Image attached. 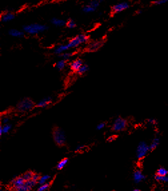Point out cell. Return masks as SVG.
I'll return each mask as SVG.
<instances>
[{
    "label": "cell",
    "mask_w": 168,
    "mask_h": 191,
    "mask_svg": "<svg viewBox=\"0 0 168 191\" xmlns=\"http://www.w3.org/2000/svg\"><path fill=\"white\" fill-rule=\"evenodd\" d=\"M48 29V27L44 24H30L23 26V31L26 34L31 35H38L43 33Z\"/></svg>",
    "instance_id": "cell-1"
},
{
    "label": "cell",
    "mask_w": 168,
    "mask_h": 191,
    "mask_svg": "<svg viewBox=\"0 0 168 191\" xmlns=\"http://www.w3.org/2000/svg\"><path fill=\"white\" fill-rule=\"evenodd\" d=\"M88 41H89L88 35L84 34H81L77 35V36L73 38V39H71V40L66 44L67 47H68L69 50H70L73 48H76L80 45L87 43Z\"/></svg>",
    "instance_id": "cell-2"
},
{
    "label": "cell",
    "mask_w": 168,
    "mask_h": 191,
    "mask_svg": "<svg viewBox=\"0 0 168 191\" xmlns=\"http://www.w3.org/2000/svg\"><path fill=\"white\" fill-rule=\"evenodd\" d=\"M53 138L55 143L59 146H63L66 142V136L65 132L59 128H56L53 130Z\"/></svg>",
    "instance_id": "cell-3"
},
{
    "label": "cell",
    "mask_w": 168,
    "mask_h": 191,
    "mask_svg": "<svg viewBox=\"0 0 168 191\" xmlns=\"http://www.w3.org/2000/svg\"><path fill=\"white\" fill-rule=\"evenodd\" d=\"M35 107V104L30 98H25L17 104V110L21 112H26L31 110Z\"/></svg>",
    "instance_id": "cell-4"
},
{
    "label": "cell",
    "mask_w": 168,
    "mask_h": 191,
    "mask_svg": "<svg viewBox=\"0 0 168 191\" xmlns=\"http://www.w3.org/2000/svg\"><path fill=\"white\" fill-rule=\"evenodd\" d=\"M149 150V146L147 143L144 141L139 142L136 149V157L138 159H143L147 155Z\"/></svg>",
    "instance_id": "cell-5"
},
{
    "label": "cell",
    "mask_w": 168,
    "mask_h": 191,
    "mask_svg": "<svg viewBox=\"0 0 168 191\" xmlns=\"http://www.w3.org/2000/svg\"><path fill=\"white\" fill-rule=\"evenodd\" d=\"M127 125V122L123 118L118 117L113 121L112 125V130L116 132H119L123 131L126 128Z\"/></svg>",
    "instance_id": "cell-6"
},
{
    "label": "cell",
    "mask_w": 168,
    "mask_h": 191,
    "mask_svg": "<svg viewBox=\"0 0 168 191\" xmlns=\"http://www.w3.org/2000/svg\"><path fill=\"white\" fill-rule=\"evenodd\" d=\"M129 8H130V4L126 2H123L116 3V4L114 5L112 7V11L113 13H119L126 10Z\"/></svg>",
    "instance_id": "cell-7"
},
{
    "label": "cell",
    "mask_w": 168,
    "mask_h": 191,
    "mask_svg": "<svg viewBox=\"0 0 168 191\" xmlns=\"http://www.w3.org/2000/svg\"><path fill=\"white\" fill-rule=\"evenodd\" d=\"M25 183H26V181L21 176L12 179L11 181V185L14 190L18 191L24 185Z\"/></svg>",
    "instance_id": "cell-8"
},
{
    "label": "cell",
    "mask_w": 168,
    "mask_h": 191,
    "mask_svg": "<svg viewBox=\"0 0 168 191\" xmlns=\"http://www.w3.org/2000/svg\"><path fill=\"white\" fill-rule=\"evenodd\" d=\"M103 42L102 40H98L95 42H92L88 46L87 50L89 52H95L98 50L100 48L103 46Z\"/></svg>",
    "instance_id": "cell-9"
},
{
    "label": "cell",
    "mask_w": 168,
    "mask_h": 191,
    "mask_svg": "<svg viewBox=\"0 0 168 191\" xmlns=\"http://www.w3.org/2000/svg\"><path fill=\"white\" fill-rule=\"evenodd\" d=\"M84 64V62L83 60L77 58L76 60H74L73 61H72L70 64V66L71 70H72L73 72H77L78 70H80V68L82 66V65Z\"/></svg>",
    "instance_id": "cell-10"
},
{
    "label": "cell",
    "mask_w": 168,
    "mask_h": 191,
    "mask_svg": "<svg viewBox=\"0 0 168 191\" xmlns=\"http://www.w3.org/2000/svg\"><path fill=\"white\" fill-rule=\"evenodd\" d=\"M133 178L134 181L135 183H140L143 181H144L145 179V176L143 174L142 172L140 170H136L133 174Z\"/></svg>",
    "instance_id": "cell-11"
},
{
    "label": "cell",
    "mask_w": 168,
    "mask_h": 191,
    "mask_svg": "<svg viewBox=\"0 0 168 191\" xmlns=\"http://www.w3.org/2000/svg\"><path fill=\"white\" fill-rule=\"evenodd\" d=\"M15 14L12 12H5L1 16V21L3 23H8L15 19Z\"/></svg>",
    "instance_id": "cell-12"
},
{
    "label": "cell",
    "mask_w": 168,
    "mask_h": 191,
    "mask_svg": "<svg viewBox=\"0 0 168 191\" xmlns=\"http://www.w3.org/2000/svg\"><path fill=\"white\" fill-rule=\"evenodd\" d=\"M52 102V98H50V97H46V98H43L39 101L38 103L35 105V106L38 108H45L50 105Z\"/></svg>",
    "instance_id": "cell-13"
},
{
    "label": "cell",
    "mask_w": 168,
    "mask_h": 191,
    "mask_svg": "<svg viewBox=\"0 0 168 191\" xmlns=\"http://www.w3.org/2000/svg\"><path fill=\"white\" fill-rule=\"evenodd\" d=\"M8 34L10 36L13 38H22L24 36L25 32L23 31L17 30V29H10L8 31Z\"/></svg>",
    "instance_id": "cell-14"
},
{
    "label": "cell",
    "mask_w": 168,
    "mask_h": 191,
    "mask_svg": "<svg viewBox=\"0 0 168 191\" xmlns=\"http://www.w3.org/2000/svg\"><path fill=\"white\" fill-rule=\"evenodd\" d=\"M50 22L52 25L57 27H63L66 26L67 24V21L64 20L63 19H59V18H57V17H53L50 21Z\"/></svg>",
    "instance_id": "cell-15"
},
{
    "label": "cell",
    "mask_w": 168,
    "mask_h": 191,
    "mask_svg": "<svg viewBox=\"0 0 168 191\" xmlns=\"http://www.w3.org/2000/svg\"><path fill=\"white\" fill-rule=\"evenodd\" d=\"M69 48L67 47V44H62L58 46H57L54 49V53L57 55H61L62 53L68 51Z\"/></svg>",
    "instance_id": "cell-16"
},
{
    "label": "cell",
    "mask_w": 168,
    "mask_h": 191,
    "mask_svg": "<svg viewBox=\"0 0 168 191\" xmlns=\"http://www.w3.org/2000/svg\"><path fill=\"white\" fill-rule=\"evenodd\" d=\"M159 145V138H153L152 142H151V144H150V145H149V150H155L156 148Z\"/></svg>",
    "instance_id": "cell-17"
},
{
    "label": "cell",
    "mask_w": 168,
    "mask_h": 191,
    "mask_svg": "<svg viewBox=\"0 0 168 191\" xmlns=\"http://www.w3.org/2000/svg\"><path fill=\"white\" fill-rule=\"evenodd\" d=\"M66 66V61L63 59L58 61L55 64V68L59 70H63L64 68H65Z\"/></svg>",
    "instance_id": "cell-18"
},
{
    "label": "cell",
    "mask_w": 168,
    "mask_h": 191,
    "mask_svg": "<svg viewBox=\"0 0 168 191\" xmlns=\"http://www.w3.org/2000/svg\"><path fill=\"white\" fill-rule=\"evenodd\" d=\"M68 161H69L68 158H63V159L60 160L58 163V164H57V168H58V170H62V169H63L64 167H65L67 165V164L68 163Z\"/></svg>",
    "instance_id": "cell-19"
},
{
    "label": "cell",
    "mask_w": 168,
    "mask_h": 191,
    "mask_svg": "<svg viewBox=\"0 0 168 191\" xmlns=\"http://www.w3.org/2000/svg\"><path fill=\"white\" fill-rule=\"evenodd\" d=\"M50 178H51V176L48 174L41 176L40 179H39V181H38V185H42V184L46 183Z\"/></svg>",
    "instance_id": "cell-20"
},
{
    "label": "cell",
    "mask_w": 168,
    "mask_h": 191,
    "mask_svg": "<svg viewBox=\"0 0 168 191\" xmlns=\"http://www.w3.org/2000/svg\"><path fill=\"white\" fill-rule=\"evenodd\" d=\"M89 68L88 66V65L84 64L83 65H82V66L80 68V70H78L77 73L79 75H83L86 72H88L89 71Z\"/></svg>",
    "instance_id": "cell-21"
},
{
    "label": "cell",
    "mask_w": 168,
    "mask_h": 191,
    "mask_svg": "<svg viewBox=\"0 0 168 191\" xmlns=\"http://www.w3.org/2000/svg\"><path fill=\"white\" fill-rule=\"evenodd\" d=\"M95 10H96L95 8H93V7L89 4L85 6L83 8V9H82V11H83L84 13H90L92 12H94Z\"/></svg>",
    "instance_id": "cell-22"
},
{
    "label": "cell",
    "mask_w": 168,
    "mask_h": 191,
    "mask_svg": "<svg viewBox=\"0 0 168 191\" xmlns=\"http://www.w3.org/2000/svg\"><path fill=\"white\" fill-rule=\"evenodd\" d=\"M73 52H64L63 53H62V54L59 55V56L61 57V58L64 60H69L71 57L73 56Z\"/></svg>",
    "instance_id": "cell-23"
},
{
    "label": "cell",
    "mask_w": 168,
    "mask_h": 191,
    "mask_svg": "<svg viewBox=\"0 0 168 191\" xmlns=\"http://www.w3.org/2000/svg\"><path fill=\"white\" fill-rule=\"evenodd\" d=\"M155 179L157 181L161 182H168V176H159L158 174H155Z\"/></svg>",
    "instance_id": "cell-24"
},
{
    "label": "cell",
    "mask_w": 168,
    "mask_h": 191,
    "mask_svg": "<svg viewBox=\"0 0 168 191\" xmlns=\"http://www.w3.org/2000/svg\"><path fill=\"white\" fill-rule=\"evenodd\" d=\"M34 173L32 171H27L26 172H25L24 174L22 175V177L24 178V180L26 181H30V180H31L32 178H33Z\"/></svg>",
    "instance_id": "cell-25"
},
{
    "label": "cell",
    "mask_w": 168,
    "mask_h": 191,
    "mask_svg": "<svg viewBox=\"0 0 168 191\" xmlns=\"http://www.w3.org/2000/svg\"><path fill=\"white\" fill-rule=\"evenodd\" d=\"M2 127L3 134H8V133L11 130L12 126L8 123V124H3V126H2Z\"/></svg>",
    "instance_id": "cell-26"
},
{
    "label": "cell",
    "mask_w": 168,
    "mask_h": 191,
    "mask_svg": "<svg viewBox=\"0 0 168 191\" xmlns=\"http://www.w3.org/2000/svg\"><path fill=\"white\" fill-rule=\"evenodd\" d=\"M156 174L159 175V176H166L168 174V171L165 168L161 167L158 169V171H157Z\"/></svg>",
    "instance_id": "cell-27"
},
{
    "label": "cell",
    "mask_w": 168,
    "mask_h": 191,
    "mask_svg": "<svg viewBox=\"0 0 168 191\" xmlns=\"http://www.w3.org/2000/svg\"><path fill=\"white\" fill-rule=\"evenodd\" d=\"M66 26L70 29H74L76 28V23L72 19H70L67 21Z\"/></svg>",
    "instance_id": "cell-28"
},
{
    "label": "cell",
    "mask_w": 168,
    "mask_h": 191,
    "mask_svg": "<svg viewBox=\"0 0 168 191\" xmlns=\"http://www.w3.org/2000/svg\"><path fill=\"white\" fill-rule=\"evenodd\" d=\"M49 186H50V185L49 183H44V184H42V185H40V186H38V191H45V190H48L49 189Z\"/></svg>",
    "instance_id": "cell-29"
},
{
    "label": "cell",
    "mask_w": 168,
    "mask_h": 191,
    "mask_svg": "<svg viewBox=\"0 0 168 191\" xmlns=\"http://www.w3.org/2000/svg\"><path fill=\"white\" fill-rule=\"evenodd\" d=\"M100 2L99 1V0H91V1L89 2V4L93 8H94L95 9H97L98 7L100 5Z\"/></svg>",
    "instance_id": "cell-30"
},
{
    "label": "cell",
    "mask_w": 168,
    "mask_h": 191,
    "mask_svg": "<svg viewBox=\"0 0 168 191\" xmlns=\"http://www.w3.org/2000/svg\"><path fill=\"white\" fill-rule=\"evenodd\" d=\"M167 2H168V0H155V1L153 2L155 5L159 6L162 4H165Z\"/></svg>",
    "instance_id": "cell-31"
},
{
    "label": "cell",
    "mask_w": 168,
    "mask_h": 191,
    "mask_svg": "<svg viewBox=\"0 0 168 191\" xmlns=\"http://www.w3.org/2000/svg\"><path fill=\"white\" fill-rule=\"evenodd\" d=\"M105 126H106V124L105 123V122H101V123L98 124L97 127H96V129H97L98 130H103L105 127Z\"/></svg>",
    "instance_id": "cell-32"
},
{
    "label": "cell",
    "mask_w": 168,
    "mask_h": 191,
    "mask_svg": "<svg viewBox=\"0 0 168 191\" xmlns=\"http://www.w3.org/2000/svg\"><path fill=\"white\" fill-rule=\"evenodd\" d=\"M9 118L8 116H3L2 119V122L3 123V124H8L9 122Z\"/></svg>",
    "instance_id": "cell-33"
},
{
    "label": "cell",
    "mask_w": 168,
    "mask_h": 191,
    "mask_svg": "<svg viewBox=\"0 0 168 191\" xmlns=\"http://www.w3.org/2000/svg\"><path fill=\"white\" fill-rule=\"evenodd\" d=\"M148 122L149 124H152V125L157 124V120L154 118H149V119H148Z\"/></svg>",
    "instance_id": "cell-34"
},
{
    "label": "cell",
    "mask_w": 168,
    "mask_h": 191,
    "mask_svg": "<svg viewBox=\"0 0 168 191\" xmlns=\"http://www.w3.org/2000/svg\"><path fill=\"white\" fill-rule=\"evenodd\" d=\"M40 176H40L38 174H35V173H34V176H33V178H32V179L34 180V181H38V182L39 179H40Z\"/></svg>",
    "instance_id": "cell-35"
},
{
    "label": "cell",
    "mask_w": 168,
    "mask_h": 191,
    "mask_svg": "<svg viewBox=\"0 0 168 191\" xmlns=\"http://www.w3.org/2000/svg\"><path fill=\"white\" fill-rule=\"evenodd\" d=\"M85 147V145H77V147L76 148V151H80L83 150L84 148Z\"/></svg>",
    "instance_id": "cell-36"
},
{
    "label": "cell",
    "mask_w": 168,
    "mask_h": 191,
    "mask_svg": "<svg viewBox=\"0 0 168 191\" xmlns=\"http://www.w3.org/2000/svg\"><path fill=\"white\" fill-rule=\"evenodd\" d=\"M115 139H116L115 136H111L108 138V142H113Z\"/></svg>",
    "instance_id": "cell-37"
},
{
    "label": "cell",
    "mask_w": 168,
    "mask_h": 191,
    "mask_svg": "<svg viewBox=\"0 0 168 191\" xmlns=\"http://www.w3.org/2000/svg\"><path fill=\"white\" fill-rule=\"evenodd\" d=\"M3 134V130H2V126L0 127V136H2Z\"/></svg>",
    "instance_id": "cell-38"
},
{
    "label": "cell",
    "mask_w": 168,
    "mask_h": 191,
    "mask_svg": "<svg viewBox=\"0 0 168 191\" xmlns=\"http://www.w3.org/2000/svg\"><path fill=\"white\" fill-rule=\"evenodd\" d=\"M142 13V11L141 10H138L136 12V13L137 14H141Z\"/></svg>",
    "instance_id": "cell-39"
},
{
    "label": "cell",
    "mask_w": 168,
    "mask_h": 191,
    "mask_svg": "<svg viewBox=\"0 0 168 191\" xmlns=\"http://www.w3.org/2000/svg\"><path fill=\"white\" fill-rule=\"evenodd\" d=\"M134 191H140V190L138 189H134Z\"/></svg>",
    "instance_id": "cell-40"
}]
</instances>
